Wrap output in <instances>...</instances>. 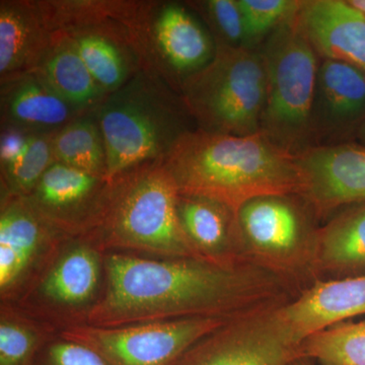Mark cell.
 I'll return each mask as SVG.
<instances>
[{"instance_id": "18", "label": "cell", "mask_w": 365, "mask_h": 365, "mask_svg": "<svg viewBox=\"0 0 365 365\" xmlns=\"http://www.w3.org/2000/svg\"><path fill=\"white\" fill-rule=\"evenodd\" d=\"M282 312L302 342L334 324L365 314V274L317 281L285 304Z\"/></svg>"}, {"instance_id": "34", "label": "cell", "mask_w": 365, "mask_h": 365, "mask_svg": "<svg viewBox=\"0 0 365 365\" xmlns=\"http://www.w3.org/2000/svg\"><path fill=\"white\" fill-rule=\"evenodd\" d=\"M290 365H314L313 360L307 359V357H302V359L295 360Z\"/></svg>"}, {"instance_id": "19", "label": "cell", "mask_w": 365, "mask_h": 365, "mask_svg": "<svg viewBox=\"0 0 365 365\" xmlns=\"http://www.w3.org/2000/svg\"><path fill=\"white\" fill-rule=\"evenodd\" d=\"M1 128L53 133L81 113L67 104L36 71L0 83Z\"/></svg>"}, {"instance_id": "29", "label": "cell", "mask_w": 365, "mask_h": 365, "mask_svg": "<svg viewBox=\"0 0 365 365\" xmlns=\"http://www.w3.org/2000/svg\"><path fill=\"white\" fill-rule=\"evenodd\" d=\"M200 4L216 31L215 43L246 47L244 20L237 0H208Z\"/></svg>"}, {"instance_id": "22", "label": "cell", "mask_w": 365, "mask_h": 365, "mask_svg": "<svg viewBox=\"0 0 365 365\" xmlns=\"http://www.w3.org/2000/svg\"><path fill=\"white\" fill-rule=\"evenodd\" d=\"M64 34L71 40L96 83L107 95L126 85L143 68L135 39L128 31L83 29Z\"/></svg>"}, {"instance_id": "6", "label": "cell", "mask_w": 365, "mask_h": 365, "mask_svg": "<svg viewBox=\"0 0 365 365\" xmlns=\"http://www.w3.org/2000/svg\"><path fill=\"white\" fill-rule=\"evenodd\" d=\"M267 97L261 132L281 148L297 155L311 148L319 57L295 16L285 21L260 48Z\"/></svg>"}, {"instance_id": "8", "label": "cell", "mask_w": 365, "mask_h": 365, "mask_svg": "<svg viewBox=\"0 0 365 365\" xmlns=\"http://www.w3.org/2000/svg\"><path fill=\"white\" fill-rule=\"evenodd\" d=\"M103 258L104 255L88 242L67 237L31 287L11 304L58 331L78 323L100 295Z\"/></svg>"}, {"instance_id": "32", "label": "cell", "mask_w": 365, "mask_h": 365, "mask_svg": "<svg viewBox=\"0 0 365 365\" xmlns=\"http://www.w3.org/2000/svg\"><path fill=\"white\" fill-rule=\"evenodd\" d=\"M355 137L359 141V144L365 146V119L360 122L359 126L354 130Z\"/></svg>"}, {"instance_id": "21", "label": "cell", "mask_w": 365, "mask_h": 365, "mask_svg": "<svg viewBox=\"0 0 365 365\" xmlns=\"http://www.w3.org/2000/svg\"><path fill=\"white\" fill-rule=\"evenodd\" d=\"M317 280H333L365 272V203L340 209L317 232Z\"/></svg>"}, {"instance_id": "24", "label": "cell", "mask_w": 365, "mask_h": 365, "mask_svg": "<svg viewBox=\"0 0 365 365\" xmlns=\"http://www.w3.org/2000/svg\"><path fill=\"white\" fill-rule=\"evenodd\" d=\"M53 153L56 163L107 180V150L93 112L81 115L55 132Z\"/></svg>"}, {"instance_id": "20", "label": "cell", "mask_w": 365, "mask_h": 365, "mask_svg": "<svg viewBox=\"0 0 365 365\" xmlns=\"http://www.w3.org/2000/svg\"><path fill=\"white\" fill-rule=\"evenodd\" d=\"M177 212L185 235L204 260L220 265L249 263L242 255L237 212L232 208L206 197L179 194Z\"/></svg>"}, {"instance_id": "31", "label": "cell", "mask_w": 365, "mask_h": 365, "mask_svg": "<svg viewBox=\"0 0 365 365\" xmlns=\"http://www.w3.org/2000/svg\"><path fill=\"white\" fill-rule=\"evenodd\" d=\"M31 134L14 128H1L0 136V165L2 167L14 162L25 150Z\"/></svg>"}, {"instance_id": "33", "label": "cell", "mask_w": 365, "mask_h": 365, "mask_svg": "<svg viewBox=\"0 0 365 365\" xmlns=\"http://www.w3.org/2000/svg\"><path fill=\"white\" fill-rule=\"evenodd\" d=\"M349 4L365 14V0H351Z\"/></svg>"}, {"instance_id": "12", "label": "cell", "mask_w": 365, "mask_h": 365, "mask_svg": "<svg viewBox=\"0 0 365 365\" xmlns=\"http://www.w3.org/2000/svg\"><path fill=\"white\" fill-rule=\"evenodd\" d=\"M66 235L55 230L21 196L1 194L0 295L14 304L31 287Z\"/></svg>"}, {"instance_id": "23", "label": "cell", "mask_w": 365, "mask_h": 365, "mask_svg": "<svg viewBox=\"0 0 365 365\" xmlns=\"http://www.w3.org/2000/svg\"><path fill=\"white\" fill-rule=\"evenodd\" d=\"M35 71L81 114L95 111L108 96L96 83L66 34L55 33L51 47Z\"/></svg>"}, {"instance_id": "7", "label": "cell", "mask_w": 365, "mask_h": 365, "mask_svg": "<svg viewBox=\"0 0 365 365\" xmlns=\"http://www.w3.org/2000/svg\"><path fill=\"white\" fill-rule=\"evenodd\" d=\"M245 259L299 294L316 283L317 217L297 194L256 197L237 213Z\"/></svg>"}, {"instance_id": "11", "label": "cell", "mask_w": 365, "mask_h": 365, "mask_svg": "<svg viewBox=\"0 0 365 365\" xmlns=\"http://www.w3.org/2000/svg\"><path fill=\"white\" fill-rule=\"evenodd\" d=\"M283 306L230 319L196 342L176 365H290L304 356L302 342Z\"/></svg>"}, {"instance_id": "16", "label": "cell", "mask_w": 365, "mask_h": 365, "mask_svg": "<svg viewBox=\"0 0 365 365\" xmlns=\"http://www.w3.org/2000/svg\"><path fill=\"white\" fill-rule=\"evenodd\" d=\"M54 37L39 0H1L0 83L35 71Z\"/></svg>"}, {"instance_id": "15", "label": "cell", "mask_w": 365, "mask_h": 365, "mask_svg": "<svg viewBox=\"0 0 365 365\" xmlns=\"http://www.w3.org/2000/svg\"><path fill=\"white\" fill-rule=\"evenodd\" d=\"M295 20L319 59L365 71V14L349 1H302Z\"/></svg>"}, {"instance_id": "17", "label": "cell", "mask_w": 365, "mask_h": 365, "mask_svg": "<svg viewBox=\"0 0 365 365\" xmlns=\"http://www.w3.org/2000/svg\"><path fill=\"white\" fill-rule=\"evenodd\" d=\"M365 119V71L336 60L319 61L313 137L355 130Z\"/></svg>"}, {"instance_id": "26", "label": "cell", "mask_w": 365, "mask_h": 365, "mask_svg": "<svg viewBox=\"0 0 365 365\" xmlns=\"http://www.w3.org/2000/svg\"><path fill=\"white\" fill-rule=\"evenodd\" d=\"M304 356L319 365H365V319L340 322L302 341Z\"/></svg>"}, {"instance_id": "2", "label": "cell", "mask_w": 365, "mask_h": 365, "mask_svg": "<svg viewBox=\"0 0 365 365\" xmlns=\"http://www.w3.org/2000/svg\"><path fill=\"white\" fill-rule=\"evenodd\" d=\"M163 163L180 195L213 199L237 213L256 197L299 193L297 155L262 132L237 136L194 129Z\"/></svg>"}, {"instance_id": "14", "label": "cell", "mask_w": 365, "mask_h": 365, "mask_svg": "<svg viewBox=\"0 0 365 365\" xmlns=\"http://www.w3.org/2000/svg\"><path fill=\"white\" fill-rule=\"evenodd\" d=\"M107 182L55 162L24 198L45 222L72 237L91 215Z\"/></svg>"}, {"instance_id": "13", "label": "cell", "mask_w": 365, "mask_h": 365, "mask_svg": "<svg viewBox=\"0 0 365 365\" xmlns=\"http://www.w3.org/2000/svg\"><path fill=\"white\" fill-rule=\"evenodd\" d=\"M299 193L317 220L338 209L365 203V146L319 144L297 155Z\"/></svg>"}, {"instance_id": "9", "label": "cell", "mask_w": 365, "mask_h": 365, "mask_svg": "<svg viewBox=\"0 0 365 365\" xmlns=\"http://www.w3.org/2000/svg\"><path fill=\"white\" fill-rule=\"evenodd\" d=\"M227 321L175 319L117 328L71 324L58 336L86 346L108 365H176L192 346Z\"/></svg>"}, {"instance_id": "4", "label": "cell", "mask_w": 365, "mask_h": 365, "mask_svg": "<svg viewBox=\"0 0 365 365\" xmlns=\"http://www.w3.org/2000/svg\"><path fill=\"white\" fill-rule=\"evenodd\" d=\"M93 113L107 150V181L163 162L185 133L197 129L187 123L192 118L180 93L143 68L109 93Z\"/></svg>"}, {"instance_id": "5", "label": "cell", "mask_w": 365, "mask_h": 365, "mask_svg": "<svg viewBox=\"0 0 365 365\" xmlns=\"http://www.w3.org/2000/svg\"><path fill=\"white\" fill-rule=\"evenodd\" d=\"M215 44L213 59L180 86L182 102L199 130L237 136L259 133L267 97L261 49Z\"/></svg>"}, {"instance_id": "27", "label": "cell", "mask_w": 365, "mask_h": 365, "mask_svg": "<svg viewBox=\"0 0 365 365\" xmlns=\"http://www.w3.org/2000/svg\"><path fill=\"white\" fill-rule=\"evenodd\" d=\"M53 133L31 134L25 150L1 168V194L26 197L55 163Z\"/></svg>"}, {"instance_id": "3", "label": "cell", "mask_w": 365, "mask_h": 365, "mask_svg": "<svg viewBox=\"0 0 365 365\" xmlns=\"http://www.w3.org/2000/svg\"><path fill=\"white\" fill-rule=\"evenodd\" d=\"M178 197L176 184L163 162L141 165L107 182L72 237L88 242L103 255L202 259L182 230Z\"/></svg>"}, {"instance_id": "28", "label": "cell", "mask_w": 365, "mask_h": 365, "mask_svg": "<svg viewBox=\"0 0 365 365\" xmlns=\"http://www.w3.org/2000/svg\"><path fill=\"white\" fill-rule=\"evenodd\" d=\"M244 20L246 47L257 48L285 21L297 16L302 1L237 0Z\"/></svg>"}, {"instance_id": "1", "label": "cell", "mask_w": 365, "mask_h": 365, "mask_svg": "<svg viewBox=\"0 0 365 365\" xmlns=\"http://www.w3.org/2000/svg\"><path fill=\"white\" fill-rule=\"evenodd\" d=\"M104 292L76 324L117 328L187 319H232L299 297L287 282L253 264L145 258L107 253Z\"/></svg>"}, {"instance_id": "25", "label": "cell", "mask_w": 365, "mask_h": 365, "mask_svg": "<svg viewBox=\"0 0 365 365\" xmlns=\"http://www.w3.org/2000/svg\"><path fill=\"white\" fill-rule=\"evenodd\" d=\"M51 324L34 318L11 304H1L0 365H35L41 350L58 335Z\"/></svg>"}, {"instance_id": "30", "label": "cell", "mask_w": 365, "mask_h": 365, "mask_svg": "<svg viewBox=\"0 0 365 365\" xmlns=\"http://www.w3.org/2000/svg\"><path fill=\"white\" fill-rule=\"evenodd\" d=\"M35 365H108L90 348L57 335L45 345Z\"/></svg>"}, {"instance_id": "10", "label": "cell", "mask_w": 365, "mask_h": 365, "mask_svg": "<svg viewBox=\"0 0 365 365\" xmlns=\"http://www.w3.org/2000/svg\"><path fill=\"white\" fill-rule=\"evenodd\" d=\"M141 66L179 93L182 81L213 59L215 40L187 7L144 1L136 30Z\"/></svg>"}]
</instances>
